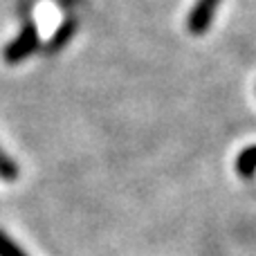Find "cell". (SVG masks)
<instances>
[{
  "label": "cell",
  "mask_w": 256,
  "mask_h": 256,
  "mask_svg": "<svg viewBox=\"0 0 256 256\" xmlns=\"http://www.w3.org/2000/svg\"><path fill=\"white\" fill-rule=\"evenodd\" d=\"M220 2L222 0H196V4L189 12V18H186V30L194 36L207 34V30L212 27L214 16H216Z\"/></svg>",
  "instance_id": "obj_2"
},
{
  "label": "cell",
  "mask_w": 256,
  "mask_h": 256,
  "mask_svg": "<svg viewBox=\"0 0 256 256\" xmlns=\"http://www.w3.org/2000/svg\"><path fill=\"white\" fill-rule=\"evenodd\" d=\"M16 176H18L16 164L0 150V178H4V180H16Z\"/></svg>",
  "instance_id": "obj_6"
},
{
  "label": "cell",
  "mask_w": 256,
  "mask_h": 256,
  "mask_svg": "<svg viewBox=\"0 0 256 256\" xmlns=\"http://www.w3.org/2000/svg\"><path fill=\"white\" fill-rule=\"evenodd\" d=\"M36 48H38V30H36V25L32 20H25L20 34L2 50V58L4 63L14 66V63H20L22 58H27Z\"/></svg>",
  "instance_id": "obj_1"
},
{
  "label": "cell",
  "mask_w": 256,
  "mask_h": 256,
  "mask_svg": "<svg viewBox=\"0 0 256 256\" xmlns=\"http://www.w3.org/2000/svg\"><path fill=\"white\" fill-rule=\"evenodd\" d=\"M0 256H27V254L4 232H0Z\"/></svg>",
  "instance_id": "obj_5"
},
{
  "label": "cell",
  "mask_w": 256,
  "mask_h": 256,
  "mask_svg": "<svg viewBox=\"0 0 256 256\" xmlns=\"http://www.w3.org/2000/svg\"><path fill=\"white\" fill-rule=\"evenodd\" d=\"M74 18H68V20H63L61 25H58V30L54 32V36L50 38V50H58L61 45H66L68 40H70V36L74 34Z\"/></svg>",
  "instance_id": "obj_4"
},
{
  "label": "cell",
  "mask_w": 256,
  "mask_h": 256,
  "mask_svg": "<svg viewBox=\"0 0 256 256\" xmlns=\"http://www.w3.org/2000/svg\"><path fill=\"white\" fill-rule=\"evenodd\" d=\"M236 173L240 178H254L256 176V146H248L240 150L236 158Z\"/></svg>",
  "instance_id": "obj_3"
}]
</instances>
